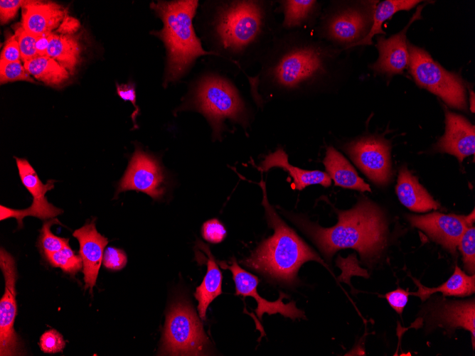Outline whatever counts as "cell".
<instances>
[{
	"mask_svg": "<svg viewBox=\"0 0 475 356\" xmlns=\"http://www.w3.org/2000/svg\"><path fill=\"white\" fill-rule=\"evenodd\" d=\"M335 53L316 43L304 30L281 28L263 56L262 68L254 86L260 85L271 96L307 94L327 75L328 65Z\"/></svg>",
	"mask_w": 475,
	"mask_h": 356,
	"instance_id": "1",
	"label": "cell"
},
{
	"mask_svg": "<svg viewBox=\"0 0 475 356\" xmlns=\"http://www.w3.org/2000/svg\"><path fill=\"white\" fill-rule=\"evenodd\" d=\"M336 225L325 228L301 216L292 220L331 259L336 251L351 248L362 259L378 257L386 242L387 223L383 213L373 203L362 199L353 208L338 211Z\"/></svg>",
	"mask_w": 475,
	"mask_h": 356,
	"instance_id": "2",
	"label": "cell"
},
{
	"mask_svg": "<svg viewBox=\"0 0 475 356\" xmlns=\"http://www.w3.org/2000/svg\"><path fill=\"white\" fill-rule=\"evenodd\" d=\"M274 1H231L217 6L212 21L218 48L230 57H242L261 42L270 45L281 29L275 21Z\"/></svg>",
	"mask_w": 475,
	"mask_h": 356,
	"instance_id": "3",
	"label": "cell"
},
{
	"mask_svg": "<svg viewBox=\"0 0 475 356\" xmlns=\"http://www.w3.org/2000/svg\"><path fill=\"white\" fill-rule=\"evenodd\" d=\"M260 186L263 192L262 203L274 234L244 261L245 265L287 284L295 283L297 271L306 261H316L326 266L324 260L276 213L268 202L262 180Z\"/></svg>",
	"mask_w": 475,
	"mask_h": 356,
	"instance_id": "4",
	"label": "cell"
},
{
	"mask_svg": "<svg viewBox=\"0 0 475 356\" xmlns=\"http://www.w3.org/2000/svg\"><path fill=\"white\" fill-rule=\"evenodd\" d=\"M198 5V1H158L151 5L164 24L156 35L167 50L166 82L178 80L197 58L217 55L205 50L196 36L192 21Z\"/></svg>",
	"mask_w": 475,
	"mask_h": 356,
	"instance_id": "5",
	"label": "cell"
},
{
	"mask_svg": "<svg viewBox=\"0 0 475 356\" xmlns=\"http://www.w3.org/2000/svg\"><path fill=\"white\" fill-rule=\"evenodd\" d=\"M194 105L209 121L214 138H220L225 119L247 124L245 105L238 90L226 78L209 75L198 86Z\"/></svg>",
	"mask_w": 475,
	"mask_h": 356,
	"instance_id": "6",
	"label": "cell"
},
{
	"mask_svg": "<svg viewBox=\"0 0 475 356\" xmlns=\"http://www.w3.org/2000/svg\"><path fill=\"white\" fill-rule=\"evenodd\" d=\"M410 72L415 82L439 97L448 106L466 111V88L461 78L448 72L425 50L407 43Z\"/></svg>",
	"mask_w": 475,
	"mask_h": 356,
	"instance_id": "7",
	"label": "cell"
},
{
	"mask_svg": "<svg viewBox=\"0 0 475 356\" xmlns=\"http://www.w3.org/2000/svg\"><path fill=\"white\" fill-rule=\"evenodd\" d=\"M209 344L203 325L187 302L174 304L166 319L161 353L170 355H200Z\"/></svg>",
	"mask_w": 475,
	"mask_h": 356,
	"instance_id": "8",
	"label": "cell"
},
{
	"mask_svg": "<svg viewBox=\"0 0 475 356\" xmlns=\"http://www.w3.org/2000/svg\"><path fill=\"white\" fill-rule=\"evenodd\" d=\"M351 159L374 183L385 185L390 180L392 164L390 145L384 139L363 136L343 147Z\"/></svg>",
	"mask_w": 475,
	"mask_h": 356,
	"instance_id": "9",
	"label": "cell"
},
{
	"mask_svg": "<svg viewBox=\"0 0 475 356\" xmlns=\"http://www.w3.org/2000/svg\"><path fill=\"white\" fill-rule=\"evenodd\" d=\"M21 180L33 197L30 207L23 210H16L0 206V220L15 218L18 227H23V220L26 216H33L41 220L53 219L62 213L63 210L48 202L46 193L54 188L55 180H48L43 184L37 173L24 158H15Z\"/></svg>",
	"mask_w": 475,
	"mask_h": 356,
	"instance_id": "10",
	"label": "cell"
},
{
	"mask_svg": "<svg viewBox=\"0 0 475 356\" xmlns=\"http://www.w3.org/2000/svg\"><path fill=\"white\" fill-rule=\"evenodd\" d=\"M369 14L363 4L342 6L326 16L321 33L329 41L343 46V50L353 48L368 33L371 25Z\"/></svg>",
	"mask_w": 475,
	"mask_h": 356,
	"instance_id": "11",
	"label": "cell"
},
{
	"mask_svg": "<svg viewBox=\"0 0 475 356\" xmlns=\"http://www.w3.org/2000/svg\"><path fill=\"white\" fill-rule=\"evenodd\" d=\"M0 267L5 281L4 293L0 301V355H17L21 354V343L14 328L17 313L16 267L14 257L3 248L0 252Z\"/></svg>",
	"mask_w": 475,
	"mask_h": 356,
	"instance_id": "12",
	"label": "cell"
},
{
	"mask_svg": "<svg viewBox=\"0 0 475 356\" xmlns=\"http://www.w3.org/2000/svg\"><path fill=\"white\" fill-rule=\"evenodd\" d=\"M410 224L425 232L431 239L452 254L456 253L459 239L474 222V210L467 215L432 212L425 215H408Z\"/></svg>",
	"mask_w": 475,
	"mask_h": 356,
	"instance_id": "13",
	"label": "cell"
},
{
	"mask_svg": "<svg viewBox=\"0 0 475 356\" xmlns=\"http://www.w3.org/2000/svg\"><path fill=\"white\" fill-rule=\"evenodd\" d=\"M164 175L158 161L137 149L124 175L118 183L117 193L134 190L146 193L154 199L164 194Z\"/></svg>",
	"mask_w": 475,
	"mask_h": 356,
	"instance_id": "14",
	"label": "cell"
},
{
	"mask_svg": "<svg viewBox=\"0 0 475 356\" xmlns=\"http://www.w3.org/2000/svg\"><path fill=\"white\" fill-rule=\"evenodd\" d=\"M220 265L232 272L237 295L251 296L256 300L257 307L255 312L260 319L265 313L269 315L280 313L292 320L305 318L304 311L297 308L295 302L292 301L289 303L282 302V299L287 297L282 292L279 293V297L275 301H269L262 298L257 291L259 282L257 277L242 269L235 259H232L230 265L223 262H221Z\"/></svg>",
	"mask_w": 475,
	"mask_h": 356,
	"instance_id": "15",
	"label": "cell"
},
{
	"mask_svg": "<svg viewBox=\"0 0 475 356\" xmlns=\"http://www.w3.org/2000/svg\"><path fill=\"white\" fill-rule=\"evenodd\" d=\"M424 6L417 9L409 23L398 33L388 38H385L383 36L377 38L376 47L379 51V58L370 65L374 71L388 76L403 72L409 62L406 33L410 26L420 18Z\"/></svg>",
	"mask_w": 475,
	"mask_h": 356,
	"instance_id": "16",
	"label": "cell"
},
{
	"mask_svg": "<svg viewBox=\"0 0 475 356\" xmlns=\"http://www.w3.org/2000/svg\"><path fill=\"white\" fill-rule=\"evenodd\" d=\"M445 133L435 144V150L457 158L459 162L475 152V128L465 117L444 108Z\"/></svg>",
	"mask_w": 475,
	"mask_h": 356,
	"instance_id": "17",
	"label": "cell"
},
{
	"mask_svg": "<svg viewBox=\"0 0 475 356\" xmlns=\"http://www.w3.org/2000/svg\"><path fill=\"white\" fill-rule=\"evenodd\" d=\"M73 235L80 244L79 255L82 260L85 289L88 288L92 293L108 239L97 232L95 220L75 230Z\"/></svg>",
	"mask_w": 475,
	"mask_h": 356,
	"instance_id": "18",
	"label": "cell"
},
{
	"mask_svg": "<svg viewBox=\"0 0 475 356\" xmlns=\"http://www.w3.org/2000/svg\"><path fill=\"white\" fill-rule=\"evenodd\" d=\"M65 17L64 9L53 2L30 1L22 8L21 26L36 36L51 33Z\"/></svg>",
	"mask_w": 475,
	"mask_h": 356,
	"instance_id": "19",
	"label": "cell"
},
{
	"mask_svg": "<svg viewBox=\"0 0 475 356\" xmlns=\"http://www.w3.org/2000/svg\"><path fill=\"white\" fill-rule=\"evenodd\" d=\"M395 190L400 203L412 211L425 212L440 208L439 203L406 166H402L399 171Z\"/></svg>",
	"mask_w": 475,
	"mask_h": 356,
	"instance_id": "20",
	"label": "cell"
},
{
	"mask_svg": "<svg viewBox=\"0 0 475 356\" xmlns=\"http://www.w3.org/2000/svg\"><path fill=\"white\" fill-rule=\"evenodd\" d=\"M279 167L286 171L294 180V189L301 190L310 185L319 184L328 187L331 184L329 175L320 171H307L294 166L289 163L288 156L282 149L267 155L262 161L260 169L267 171L269 169Z\"/></svg>",
	"mask_w": 475,
	"mask_h": 356,
	"instance_id": "21",
	"label": "cell"
},
{
	"mask_svg": "<svg viewBox=\"0 0 475 356\" xmlns=\"http://www.w3.org/2000/svg\"><path fill=\"white\" fill-rule=\"evenodd\" d=\"M430 314V322L442 327L463 328L472 335V345L474 348L475 338V306L471 301H448L443 303Z\"/></svg>",
	"mask_w": 475,
	"mask_h": 356,
	"instance_id": "22",
	"label": "cell"
},
{
	"mask_svg": "<svg viewBox=\"0 0 475 356\" xmlns=\"http://www.w3.org/2000/svg\"><path fill=\"white\" fill-rule=\"evenodd\" d=\"M323 163L336 185L361 192L371 191L369 185L358 176L351 163L333 147L327 148Z\"/></svg>",
	"mask_w": 475,
	"mask_h": 356,
	"instance_id": "23",
	"label": "cell"
},
{
	"mask_svg": "<svg viewBox=\"0 0 475 356\" xmlns=\"http://www.w3.org/2000/svg\"><path fill=\"white\" fill-rule=\"evenodd\" d=\"M276 11L283 14L280 24L284 31L302 30L312 21L318 9L314 0H281Z\"/></svg>",
	"mask_w": 475,
	"mask_h": 356,
	"instance_id": "24",
	"label": "cell"
},
{
	"mask_svg": "<svg viewBox=\"0 0 475 356\" xmlns=\"http://www.w3.org/2000/svg\"><path fill=\"white\" fill-rule=\"evenodd\" d=\"M201 248L208 257L207 272L201 284L196 288L194 296L198 302L200 318L204 320L208 306L222 293V274L208 246L202 244Z\"/></svg>",
	"mask_w": 475,
	"mask_h": 356,
	"instance_id": "25",
	"label": "cell"
},
{
	"mask_svg": "<svg viewBox=\"0 0 475 356\" xmlns=\"http://www.w3.org/2000/svg\"><path fill=\"white\" fill-rule=\"evenodd\" d=\"M81 48L78 36L53 32L47 56L54 59L73 74L80 60Z\"/></svg>",
	"mask_w": 475,
	"mask_h": 356,
	"instance_id": "26",
	"label": "cell"
},
{
	"mask_svg": "<svg viewBox=\"0 0 475 356\" xmlns=\"http://www.w3.org/2000/svg\"><path fill=\"white\" fill-rule=\"evenodd\" d=\"M415 282L418 286V291L409 293L410 295L419 296L422 301H425L432 294L437 292L442 293L444 296H469L475 291V276L467 275L458 266L450 278L442 285L435 288H428L422 285L417 280Z\"/></svg>",
	"mask_w": 475,
	"mask_h": 356,
	"instance_id": "27",
	"label": "cell"
},
{
	"mask_svg": "<svg viewBox=\"0 0 475 356\" xmlns=\"http://www.w3.org/2000/svg\"><path fill=\"white\" fill-rule=\"evenodd\" d=\"M28 72L46 85L56 86L69 78L70 72L48 56H37L23 63Z\"/></svg>",
	"mask_w": 475,
	"mask_h": 356,
	"instance_id": "28",
	"label": "cell"
},
{
	"mask_svg": "<svg viewBox=\"0 0 475 356\" xmlns=\"http://www.w3.org/2000/svg\"><path fill=\"white\" fill-rule=\"evenodd\" d=\"M420 1L417 0H386L379 3L373 12V23L367 36L353 47L358 45H371L372 39L376 34H385L382 29L383 23L390 18L394 14L400 11H407L416 6Z\"/></svg>",
	"mask_w": 475,
	"mask_h": 356,
	"instance_id": "29",
	"label": "cell"
},
{
	"mask_svg": "<svg viewBox=\"0 0 475 356\" xmlns=\"http://www.w3.org/2000/svg\"><path fill=\"white\" fill-rule=\"evenodd\" d=\"M50 264L60 268L64 272L75 275L82 266V260L80 255L75 254L69 244L62 249L46 257Z\"/></svg>",
	"mask_w": 475,
	"mask_h": 356,
	"instance_id": "30",
	"label": "cell"
},
{
	"mask_svg": "<svg viewBox=\"0 0 475 356\" xmlns=\"http://www.w3.org/2000/svg\"><path fill=\"white\" fill-rule=\"evenodd\" d=\"M56 223L60 224L56 218L50 219L43 223L41 230L38 242L45 257L68 244L69 239L58 237L51 232L50 227Z\"/></svg>",
	"mask_w": 475,
	"mask_h": 356,
	"instance_id": "31",
	"label": "cell"
},
{
	"mask_svg": "<svg viewBox=\"0 0 475 356\" xmlns=\"http://www.w3.org/2000/svg\"><path fill=\"white\" fill-rule=\"evenodd\" d=\"M459 249L463 257L464 266L466 271L474 274L475 271V227H468L461 237Z\"/></svg>",
	"mask_w": 475,
	"mask_h": 356,
	"instance_id": "32",
	"label": "cell"
},
{
	"mask_svg": "<svg viewBox=\"0 0 475 356\" xmlns=\"http://www.w3.org/2000/svg\"><path fill=\"white\" fill-rule=\"evenodd\" d=\"M31 75L26 70L20 61L11 63L0 62V81L6 83L14 81H27L35 82Z\"/></svg>",
	"mask_w": 475,
	"mask_h": 356,
	"instance_id": "33",
	"label": "cell"
},
{
	"mask_svg": "<svg viewBox=\"0 0 475 356\" xmlns=\"http://www.w3.org/2000/svg\"><path fill=\"white\" fill-rule=\"evenodd\" d=\"M15 36L18 41L21 60L24 63L38 56L36 44L38 36L26 31L21 25L15 29Z\"/></svg>",
	"mask_w": 475,
	"mask_h": 356,
	"instance_id": "34",
	"label": "cell"
},
{
	"mask_svg": "<svg viewBox=\"0 0 475 356\" xmlns=\"http://www.w3.org/2000/svg\"><path fill=\"white\" fill-rule=\"evenodd\" d=\"M65 342L63 335L55 329H50L40 338L39 346L45 353H56L63 351Z\"/></svg>",
	"mask_w": 475,
	"mask_h": 356,
	"instance_id": "35",
	"label": "cell"
},
{
	"mask_svg": "<svg viewBox=\"0 0 475 356\" xmlns=\"http://www.w3.org/2000/svg\"><path fill=\"white\" fill-rule=\"evenodd\" d=\"M203 237L208 242L217 244L221 242L226 236V230L217 219H211L202 226Z\"/></svg>",
	"mask_w": 475,
	"mask_h": 356,
	"instance_id": "36",
	"label": "cell"
},
{
	"mask_svg": "<svg viewBox=\"0 0 475 356\" xmlns=\"http://www.w3.org/2000/svg\"><path fill=\"white\" fill-rule=\"evenodd\" d=\"M102 261L105 268L112 271H118L126 266L127 258L123 250L109 247L104 252Z\"/></svg>",
	"mask_w": 475,
	"mask_h": 356,
	"instance_id": "37",
	"label": "cell"
},
{
	"mask_svg": "<svg viewBox=\"0 0 475 356\" xmlns=\"http://www.w3.org/2000/svg\"><path fill=\"white\" fill-rule=\"evenodd\" d=\"M21 59L18 41L15 35H11L6 38L1 52L0 62L11 63L20 61Z\"/></svg>",
	"mask_w": 475,
	"mask_h": 356,
	"instance_id": "38",
	"label": "cell"
},
{
	"mask_svg": "<svg viewBox=\"0 0 475 356\" xmlns=\"http://www.w3.org/2000/svg\"><path fill=\"white\" fill-rule=\"evenodd\" d=\"M30 1L24 0H1L0 1V19L2 24L12 20L18 10L23 7Z\"/></svg>",
	"mask_w": 475,
	"mask_h": 356,
	"instance_id": "39",
	"label": "cell"
},
{
	"mask_svg": "<svg viewBox=\"0 0 475 356\" xmlns=\"http://www.w3.org/2000/svg\"><path fill=\"white\" fill-rule=\"evenodd\" d=\"M409 291L402 288H397L385 294V298L390 306L400 315L408 301Z\"/></svg>",
	"mask_w": 475,
	"mask_h": 356,
	"instance_id": "40",
	"label": "cell"
},
{
	"mask_svg": "<svg viewBox=\"0 0 475 356\" xmlns=\"http://www.w3.org/2000/svg\"><path fill=\"white\" fill-rule=\"evenodd\" d=\"M117 92L120 98L124 101L130 102L134 107L135 110L132 114V119L134 123H136V117L139 112V108L136 104V91L133 83L118 84L116 83Z\"/></svg>",
	"mask_w": 475,
	"mask_h": 356,
	"instance_id": "41",
	"label": "cell"
},
{
	"mask_svg": "<svg viewBox=\"0 0 475 356\" xmlns=\"http://www.w3.org/2000/svg\"><path fill=\"white\" fill-rule=\"evenodd\" d=\"M79 28V22L70 16H65L56 32L61 34H73Z\"/></svg>",
	"mask_w": 475,
	"mask_h": 356,
	"instance_id": "42",
	"label": "cell"
},
{
	"mask_svg": "<svg viewBox=\"0 0 475 356\" xmlns=\"http://www.w3.org/2000/svg\"><path fill=\"white\" fill-rule=\"evenodd\" d=\"M51 33L44 34L38 36L36 48L38 56H46Z\"/></svg>",
	"mask_w": 475,
	"mask_h": 356,
	"instance_id": "43",
	"label": "cell"
},
{
	"mask_svg": "<svg viewBox=\"0 0 475 356\" xmlns=\"http://www.w3.org/2000/svg\"><path fill=\"white\" fill-rule=\"evenodd\" d=\"M470 92V109L472 112H474V93L473 91L469 90Z\"/></svg>",
	"mask_w": 475,
	"mask_h": 356,
	"instance_id": "44",
	"label": "cell"
}]
</instances>
